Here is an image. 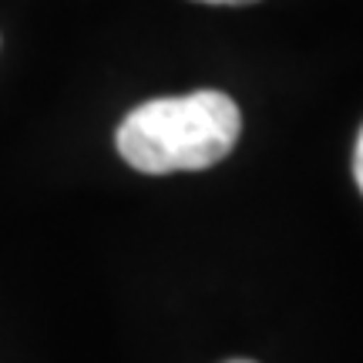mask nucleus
I'll return each mask as SVG.
<instances>
[{
  "label": "nucleus",
  "mask_w": 363,
  "mask_h": 363,
  "mask_svg": "<svg viewBox=\"0 0 363 363\" xmlns=\"http://www.w3.org/2000/svg\"><path fill=\"white\" fill-rule=\"evenodd\" d=\"M242 115L222 91L145 101L118 125V152L145 175L199 172L229 155L239 142Z\"/></svg>",
  "instance_id": "f257e3e1"
},
{
  "label": "nucleus",
  "mask_w": 363,
  "mask_h": 363,
  "mask_svg": "<svg viewBox=\"0 0 363 363\" xmlns=\"http://www.w3.org/2000/svg\"><path fill=\"white\" fill-rule=\"evenodd\" d=\"M353 175H357V185L363 192V128H360V138H357V152H353Z\"/></svg>",
  "instance_id": "f03ea898"
},
{
  "label": "nucleus",
  "mask_w": 363,
  "mask_h": 363,
  "mask_svg": "<svg viewBox=\"0 0 363 363\" xmlns=\"http://www.w3.org/2000/svg\"><path fill=\"white\" fill-rule=\"evenodd\" d=\"M202 4H256V0H202Z\"/></svg>",
  "instance_id": "7ed1b4c3"
},
{
  "label": "nucleus",
  "mask_w": 363,
  "mask_h": 363,
  "mask_svg": "<svg viewBox=\"0 0 363 363\" xmlns=\"http://www.w3.org/2000/svg\"><path fill=\"white\" fill-rule=\"evenodd\" d=\"M229 363H252V360H229Z\"/></svg>",
  "instance_id": "20e7f679"
}]
</instances>
